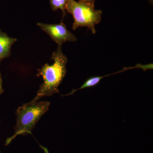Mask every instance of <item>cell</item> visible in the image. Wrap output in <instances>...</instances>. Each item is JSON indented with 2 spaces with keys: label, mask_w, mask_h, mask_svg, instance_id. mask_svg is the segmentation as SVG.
I'll use <instances>...</instances> for the list:
<instances>
[{
  "label": "cell",
  "mask_w": 153,
  "mask_h": 153,
  "mask_svg": "<svg viewBox=\"0 0 153 153\" xmlns=\"http://www.w3.org/2000/svg\"><path fill=\"white\" fill-rule=\"evenodd\" d=\"M51 59L54 61L52 65L45 64L38 70V76H42L44 82L30 103L37 102L40 99L59 93L58 87L66 76V64L68 59L63 53L62 45H57V49L53 52Z\"/></svg>",
  "instance_id": "obj_1"
},
{
  "label": "cell",
  "mask_w": 153,
  "mask_h": 153,
  "mask_svg": "<svg viewBox=\"0 0 153 153\" xmlns=\"http://www.w3.org/2000/svg\"><path fill=\"white\" fill-rule=\"evenodd\" d=\"M50 102L42 101L35 103H26L19 107L16 111V123L15 126V134L6 141V145L18 135H26L31 134L41 117L49 110Z\"/></svg>",
  "instance_id": "obj_2"
},
{
  "label": "cell",
  "mask_w": 153,
  "mask_h": 153,
  "mask_svg": "<svg viewBox=\"0 0 153 153\" xmlns=\"http://www.w3.org/2000/svg\"><path fill=\"white\" fill-rule=\"evenodd\" d=\"M66 10L71 14L74 18L73 30L79 27H87L93 34H95V26L101 22L102 11L95 10L94 5L75 0H67Z\"/></svg>",
  "instance_id": "obj_3"
},
{
  "label": "cell",
  "mask_w": 153,
  "mask_h": 153,
  "mask_svg": "<svg viewBox=\"0 0 153 153\" xmlns=\"http://www.w3.org/2000/svg\"><path fill=\"white\" fill-rule=\"evenodd\" d=\"M37 25L47 33L57 45H62L66 42H76L77 38L61 22L60 24L38 23Z\"/></svg>",
  "instance_id": "obj_4"
},
{
  "label": "cell",
  "mask_w": 153,
  "mask_h": 153,
  "mask_svg": "<svg viewBox=\"0 0 153 153\" xmlns=\"http://www.w3.org/2000/svg\"><path fill=\"white\" fill-rule=\"evenodd\" d=\"M17 41L0 30V60L7 58L11 54V47Z\"/></svg>",
  "instance_id": "obj_5"
},
{
  "label": "cell",
  "mask_w": 153,
  "mask_h": 153,
  "mask_svg": "<svg viewBox=\"0 0 153 153\" xmlns=\"http://www.w3.org/2000/svg\"><path fill=\"white\" fill-rule=\"evenodd\" d=\"M106 75L103 76H93V77H90L84 82V83L79 88L76 89H73L72 91L70 93L68 94L67 95H71L74 94L77 91L80 90V89H84V88H87L93 87L95 86L100 82L101 79L103 77H106L111 75Z\"/></svg>",
  "instance_id": "obj_6"
},
{
  "label": "cell",
  "mask_w": 153,
  "mask_h": 153,
  "mask_svg": "<svg viewBox=\"0 0 153 153\" xmlns=\"http://www.w3.org/2000/svg\"><path fill=\"white\" fill-rule=\"evenodd\" d=\"M51 8L53 11H57L60 9L62 11L63 14V17L66 13V6L67 0H49Z\"/></svg>",
  "instance_id": "obj_7"
},
{
  "label": "cell",
  "mask_w": 153,
  "mask_h": 153,
  "mask_svg": "<svg viewBox=\"0 0 153 153\" xmlns=\"http://www.w3.org/2000/svg\"><path fill=\"white\" fill-rule=\"evenodd\" d=\"M4 92L2 88V80L1 77V74H0V95L1 94Z\"/></svg>",
  "instance_id": "obj_8"
},
{
  "label": "cell",
  "mask_w": 153,
  "mask_h": 153,
  "mask_svg": "<svg viewBox=\"0 0 153 153\" xmlns=\"http://www.w3.org/2000/svg\"><path fill=\"white\" fill-rule=\"evenodd\" d=\"M78 1H82L94 5L95 0H78Z\"/></svg>",
  "instance_id": "obj_9"
},
{
  "label": "cell",
  "mask_w": 153,
  "mask_h": 153,
  "mask_svg": "<svg viewBox=\"0 0 153 153\" xmlns=\"http://www.w3.org/2000/svg\"><path fill=\"white\" fill-rule=\"evenodd\" d=\"M153 0H149L150 3L151 4H153Z\"/></svg>",
  "instance_id": "obj_10"
},
{
  "label": "cell",
  "mask_w": 153,
  "mask_h": 153,
  "mask_svg": "<svg viewBox=\"0 0 153 153\" xmlns=\"http://www.w3.org/2000/svg\"><path fill=\"white\" fill-rule=\"evenodd\" d=\"M0 30H1V29H0Z\"/></svg>",
  "instance_id": "obj_11"
}]
</instances>
